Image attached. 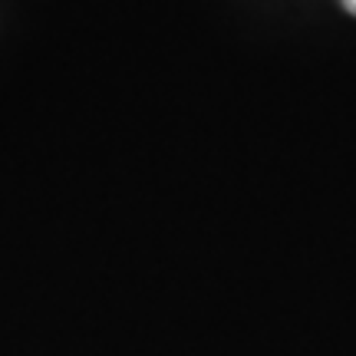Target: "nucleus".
<instances>
[{
	"label": "nucleus",
	"mask_w": 356,
	"mask_h": 356,
	"mask_svg": "<svg viewBox=\"0 0 356 356\" xmlns=\"http://www.w3.org/2000/svg\"><path fill=\"white\" fill-rule=\"evenodd\" d=\"M343 7H346V10H350V13H353V17H356V0H343Z\"/></svg>",
	"instance_id": "obj_1"
}]
</instances>
